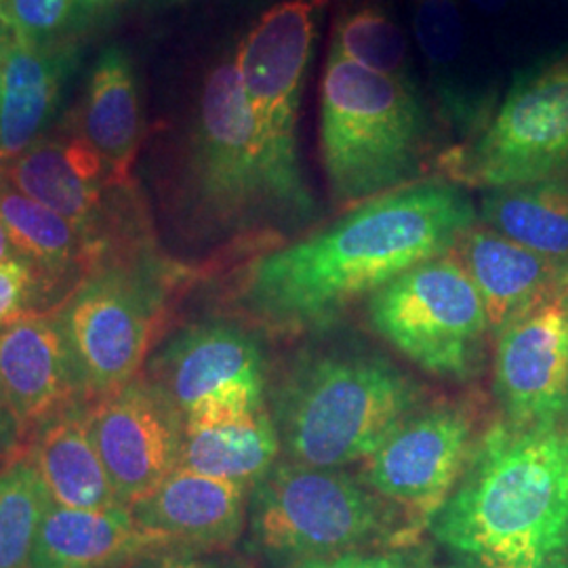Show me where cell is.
<instances>
[{"label": "cell", "mask_w": 568, "mask_h": 568, "mask_svg": "<svg viewBox=\"0 0 568 568\" xmlns=\"http://www.w3.org/2000/svg\"><path fill=\"white\" fill-rule=\"evenodd\" d=\"M0 396L20 429L79 400L55 312L21 316L0 335Z\"/></svg>", "instance_id": "16"}, {"label": "cell", "mask_w": 568, "mask_h": 568, "mask_svg": "<svg viewBox=\"0 0 568 568\" xmlns=\"http://www.w3.org/2000/svg\"><path fill=\"white\" fill-rule=\"evenodd\" d=\"M77 63L70 39L49 44L16 41L9 47L0 63V164L41 142Z\"/></svg>", "instance_id": "17"}, {"label": "cell", "mask_w": 568, "mask_h": 568, "mask_svg": "<svg viewBox=\"0 0 568 568\" xmlns=\"http://www.w3.org/2000/svg\"><path fill=\"white\" fill-rule=\"evenodd\" d=\"M248 525L257 551L297 565L377 549L419 528L361 476L291 459L278 462L251 487Z\"/></svg>", "instance_id": "7"}, {"label": "cell", "mask_w": 568, "mask_h": 568, "mask_svg": "<svg viewBox=\"0 0 568 568\" xmlns=\"http://www.w3.org/2000/svg\"><path fill=\"white\" fill-rule=\"evenodd\" d=\"M248 495L251 487L243 483L178 467L135 501L131 514L161 551L225 548L243 535Z\"/></svg>", "instance_id": "15"}, {"label": "cell", "mask_w": 568, "mask_h": 568, "mask_svg": "<svg viewBox=\"0 0 568 568\" xmlns=\"http://www.w3.org/2000/svg\"><path fill=\"white\" fill-rule=\"evenodd\" d=\"M478 11L487 13V16H495L499 11H504L509 4V0H469Z\"/></svg>", "instance_id": "35"}, {"label": "cell", "mask_w": 568, "mask_h": 568, "mask_svg": "<svg viewBox=\"0 0 568 568\" xmlns=\"http://www.w3.org/2000/svg\"><path fill=\"white\" fill-rule=\"evenodd\" d=\"M413 34L424 53L436 119L459 142L485 129L497 100L467 81L466 23L459 0H413Z\"/></svg>", "instance_id": "19"}, {"label": "cell", "mask_w": 568, "mask_h": 568, "mask_svg": "<svg viewBox=\"0 0 568 568\" xmlns=\"http://www.w3.org/2000/svg\"><path fill=\"white\" fill-rule=\"evenodd\" d=\"M182 415L183 427L243 417L267 406L262 344L243 326H185L152 361V377Z\"/></svg>", "instance_id": "10"}, {"label": "cell", "mask_w": 568, "mask_h": 568, "mask_svg": "<svg viewBox=\"0 0 568 568\" xmlns=\"http://www.w3.org/2000/svg\"><path fill=\"white\" fill-rule=\"evenodd\" d=\"M183 270L156 248L93 267L55 312L79 400L93 405L135 377Z\"/></svg>", "instance_id": "6"}, {"label": "cell", "mask_w": 568, "mask_h": 568, "mask_svg": "<svg viewBox=\"0 0 568 568\" xmlns=\"http://www.w3.org/2000/svg\"><path fill=\"white\" fill-rule=\"evenodd\" d=\"M18 429H20V427L16 424L13 415L9 413V408H7L2 396H0V450L16 440Z\"/></svg>", "instance_id": "33"}, {"label": "cell", "mask_w": 568, "mask_h": 568, "mask_svg": "<svg viewBox=\"0 0 568 568\" xmlns=\"http://www.w3.org/2000/svg\"><path fill=\"white\" fill-rule=\"evenodd\" d=\"M49 504V490L28 457L0 469V568H32V551Z\"/></svg>", "instance_id": "27"}, {"label": "cell", "mask_w": 568, "mask_h": 568, "mask_svg": "<svg viewBox=\"0 0 568 568\" xmlns=\"http://www.w3.org/2000/svg\"><path fill=\"white\" fill-rule=\"evenodd\" d=\"M476 222L464 185L408 183L253 260L236 304L274 333L325 331L410 267L453 253Z\"/></svg>", "instance_id": "1"}, {"label": "cell", "mask_w": 568, "mask_h": 568, "mask_svg": "<svg viewBox=\"0 0 568 568\" xmlns=\"http://www.w3.org/2000/svg\"><path fill=\"white\" fill-rule=\"evenodd\" d=\"M0 224L16 255L37 265L53 291L72 274H79L81 281L89 274L87 248L74 225L21 194L7 180L0 182Z\"/></svg>", "instance_id": "25"}, {"label": "cell", "mask_w": 568, "mask_h": 568, "mask_svg": "<svg viewBox=\"0 0 568 568\" xmlns=\"http://www.w3.org/2000/svg\"><path fill=\"white\" fill-rule=\"evenodd\" d=\"M316 13L312 0H283L262 13L234 53L257 133L265 148L288 164H302L297 122L314 55Z\"/></svg>", "instance_id": "12"}, {"label": "cell", "mask_w": 568, "mask_h": 568, "mask_svg": "<svg viewBox=\"0 0 568 568\" xmlns=\"http://www.w3.org/2000/svg\"><path fill=\"white\" fill-rule=\"evenodd\" d=\"M438 164L448 182L480 190L568 183V49L518 72L485 129Z\"/></svg>", "instance_id": "8"}, {"label": "cell", "mask_w": 568, "mask_h": 568, "mask_svg": "<svg viewBox=\"0 0 568 568\" xmlns=\"http://www.w3.org/2000/svg\"><path fill=\"white\" fill-rule=\"evenodd\" d=\"M143 138L142 100L133 63L121 47H108L95 61L82 105V140L102 159L112 180L131 182V166Z\"/></svg>", "instance_id": "22"}, {"label": "cell", "mask_w": 568, "mask_h": 568, "mask_svg": "<svg viewBox=\"0 0 568 568\" xmlns=\"http://www.w3.org/2000/svg\"><path fill=\"white\" fill-rule=\"evenodd\" d=\"M11 257H16V251H13V246L9 243V236H7L4 227L0 224V262L11 260Z\"/></svg>", "instance_id": "37"}, {"label": "cell", "mask_w": 568, "mask_h": 568, "mask_svg": "<svg viewBox=\"0 0 568 568\" xmlns=\"http://www.w3.org/2000/svg\"><path fill=\"white\" fill-rule=\"evenodd\" d=\"M295 568H417V560L405 549H356L305 560Z\"/></svg>", "instance_id": "30"}, {"label": "cell", "mask_w": 568, "mask_h": 568, "mask_svg": "<svg viewBox=\"0 0 568 568\" xmlns=\"http://www.w3.org/2000/svg\"><path fill=\"white\" fill-rule=\"evenodd\" d=\"M135 568H225L217 560H209L196 556V551H154L143 556L142 562Z\"/></svg>", "instance_id": "31"}, {"label": "cell", "mask_w": 568, "mask_h": 568, "mask_svg": "<svg viewBox=\"0 0 568 568\" xmlns=\"http://www.w3.org/2000/svg\"><path fill=\"white\" fill-rule=\"evenodd\" d=\"M16 41L49 44L79 30V0H0Z\"/></svg>", "instance_id": "28"}, {"label": "cell", "mask_w": 568, "mask_h": 568, "mask_svg": "<svg viewBox=\"0 0 568 568\" xmlns=\"http://www.w3.org/2000/svg\"><path fill=\"white\" fill-rule=\"evenodd\" d=\"M365 305L368 326L417 368L457 384L483 373L487 312L453 253L410 267Z\"/></svg>", "instance_id": "9"}, {"label": "cell", "mask_w": 568, "mask_h": 568, "mask_svg": "<svg viewBox=\"0 0 568 568\" xmlns=\"http://www.w3.org/2000/svg\"><path fill=\"white\" fill-rule=\"evenodd\" d=\"M480 432L469 403L426 405L366 459L358 476L417 527H427L464 474Z\"/></svg>", "instance_id": "11"}, {"label": "cell", "mask_w": 568, "mask_h": 568, "mask_svg": "<svg viewBox=\"0 0 568 568\" xmlns=\"http://www.w3.org/2000/svg\"><path fill=\"white\" fill-rule=\"evenodd\" d=\"M478 222L514 243L568 265V183H527L485 190Z\"/></svg>", "instance_id": "24"}, {"label": "cell", "mask_w": 568, "mask_h": 568, "mask_svg": "<svg viewBox=\"0 0 568 568\" xmlns=\"http://www.w3.org/2000/svg\"><path fill=\"white\" fill-rule=\"evenodd\" d=\"M312 2H314V7H316V9H318V11H321V9H323V7H325L326 2H328V0H312Z\"/></svg>", "instance_id": "38"}, {"label": "cell", "mask_w": 568, "mask_h": 568, "mask_svg": "<svg viewBox=\"0 0 568 568\" xmlns=\"http://www.w3.org/2000/svg\"><path fill=\"white\" fill-rule=\"evenodd\" d=\"M328 51L389 79L417 84L403 28L379 0H345L331 23Z\"/></svg>", "instance_id": "26"}, {"label": "cell", "mask_w": 568, "mask_h": 568, "mask_svg": "<svg viewBox=\"0 0 568 568\" xmlns=\"http://www.w3.org/2000/svg\"><path fill=\"white\" fill-rule=\"evenodd\" d=\"M453 255L476 286L493 335L528 307L544 302L568 267L509 241L480 222L459 239Z\"/></svg>", "instance_id": "18"}, {"label": "cell", "mask_w": 568, "mask_h": 568, "mask_svg": "<svg viewBox=\"0 0 568 568\" xmlns=\"http://www.w3.org/2000/svg\"><path fill=\"white\" fill-rule=\"evenodd\" d=\"M51 291L53 286L28 260L16 255L0 262V326L34 314V305Z\"/></svg>", "instance_id": "29"}, {"label": "cell", "mask_w": 568, "mask_h": 568, "mask_svg": "<svg viewBox=\"0 0 568 568\" xmlns=\"http://www.w3.org/2000/svg\"><path fill=\"white\" fill-rule=\"evenodd\" d=\"M495 342V398L514 424L568 419V304L549 293Z\"/></svg>", "instance_id": "14"}, {"label": "cell", "mask_w": 568, "mask_h": 568, "mask_svg": "<svg viewBox=\"0 0 568 568\" xmlns=\"http://www.w3.org/2000/svg\"><path fill=\"white\" fill-rule=\"evenodd\" d=\"M156 2H163V4H175V2H183V0H156Z\"/></svg>", "instance_id": "39"}, {"label": "cell", "mask_w": 568, "mask_h": 568, "mask_svg": "<svg viewBox=\"0 0 568 568\" xmlns=\"http://www.w3.org/2000/svg\"><path fill=\"white\" fill-rule=\"evenodd\" d=\"M0 63H2V61H0Z\"/></svg>", "instance_id": "41"}, {"label": "cell", "mask_w": 568, "mask_h": 568, "mask_svg": "<svg viewBox=\"0 0 568 568\" xmlns=\"http://www.w3.org/2000/svg\"><path fill=\"white\" fill-rule=\"evenodd\" d=\"M281 453V434L265 406L243 417L183 427L180 467L253 487L278 464Z\"/></svg>", "instance_id": "23"}, {"label": "cell", "mask_w": 568, "mask_h": 568, "mask_svg": "<svg viewBox=\"0 0 568 568\" xmlns=\"http://www.w3.org/2000/svg\"><path fill=\"white\" fill-rule=\"evenodd\" d=\"M554 297L562 300L568 304V267H565V272L558 276V281L554 284V291H551Z\"/></svg>", "instance_id": "36"}, {"label": "cell", "mask_w": 568, "mask_h": 568, "mask_svg": "<svg viewBox=\"0 0 568 568\" xmlns=\"http://www.w3.org/2000/svg\"><path fill=\"white\" fill-rule=\"evenodd\" d=\"M28 462L55 506L112 509L122 506L87 426V405L74 400L32 427Z\"/></svg>", "instance_id": "20"}, {"label": "cell", "mask_w": 568, "mask_h": 568, "mask_svg": "<svg viewBox=\"0 0 568 568\" xmlns=\"http://www.w3.org/2000/svg\"><path fill=\"white\" fill-rule=\"evenodd\" d=\"M133 0H79V30L84 23H98L116 16Z\"/></svg>", "instance_id": "32"}, {"label": "cell", "mask_w": 568, "mask_h": 568, "mask_svg": "<svg viewBox=\"0 0 568 568\" xmlns=\"http://www.w3.org/2000/svg\"><path fill=\"white\" fill-rule=\"evenodd\" d=\"M87 426L122 506L131 508L180 467L183 419L150 377L87 405Z\"/></svg>", "instance_id": "13"}, {"label": "cell", "mask_w": 568, "mask_h": 568, "mask_svg": "<svg viewBox=\"0 0 568 568\" xmlns=\"http://www.w3.org/2000/svg\"><path fill=\"white\" fill-rule=\"evenodd\" d=\"M318 138L331 201L347 211L422 182L432 121L419 84L377 74L328 51Z\"/></svg>", "instance_id": "5"}, {"label": "cell", "mask_w": 568, "mask_h": 568, "mask_svg": "<svg viewBox=\"0 0 568 568\" xmlns=\"http://www.w3.org/2000/svg\"><path fill=\"white\" fill-rule=\"evenodd\" d=\"M187 194L196 217L215 232H304L318 220V203L302 164H288L265 148L234 55L206 74L187 143Z\"/></svg>", "instance_id": "3"}, {"label": "cell", "mask_w": 568, "mask_h": 568, "mask_svg": "<svg viewBox=\"0 0 568 568\" xmlns=\"http://www.w3.org/2000/svg\"><path fill=\"white\" fill-rule=\"evenodd\" d=\"M427 405L426 387L382 354L349 345L304 352L284 373L272 417L295 464L344 469Z\"/></svg>", "instance_id": "4"}, {"label": "cell", "mask_w": 568, "mask_h": 568, "mask_svg": "<svg viewBox=\"0 0 568 568\" xmlns=\"http://www.w3.org/2000/svg\"><path fill=\"white\" fill-rule=\"evenodd\" d=\"M2 180H4V166L0 164V182H2Z\"/></svg>", "instance_id": "40"}, {"label": "cell", "mask_w": 568, "mask_h": 568, "mask_svg": "<svg viewBox=\"0 0 568 568\" xmlns=\"http://www.w3.org/2000/svg\"><path fill=\"white\" fill-rule=\"evenodd\" d=\"M427 528L459 568H568V419L483 427Z\"/></svg>", "instance_id": "2"}, {"label": "cell", "mask_w": 568, "mask_h": 568, "mask_svg": "<svg viewBox=\"0 0 568 568\" xmlns=\"http://www.w3.org/2000/svg\"><path fill=\"white\" fill-rule=\"evenodd\" d=\"M161 551L131 508L74 509L53 501L42 516L32 568H122Z\"/></svg>", "instance_id": "21"}, {"label": "cell", "mask_w": 568, "mask_h": 568, "mask_svg": "<svg viewBox=\"0 0 568 568\" xmlns=\"http://www.w3.org/2000/svg\"><path fill=\"white\" fill-rule=\"evenodd\" d=\"M16 42V34L9 26V21L4 18V11H2V4H0V61L4 58V53L9 51V47Z\"/></svg>", "instance_id": "34"}]
</instances>
